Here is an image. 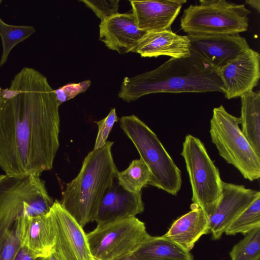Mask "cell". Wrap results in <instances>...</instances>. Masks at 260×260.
Here are the masks:
<instances>
[{
  "mask_svg": "<svg viewBox=\"0 0 260 260\" xmlns=\"http://www.w3.org/2000/svg\"><path fill=\"white\" fill-rule=\"evenodd\" d=\"M139 29L147 32L171 28L185 0L130 1Z\"/></svg>",
  "mask_w": 260,
  "mask_h": 260,
  "instance_id": "cell-17",
  "label": "cell"
},
{
  "mask_svg": "<svg viewBox=\"0 0 260 260\" xmlns=\"http://www.w3.org/2000/svg\"><path fill=\"white\" fill-rule=\"evenodd\" d=\"M240 98L241 131L260 157V91H251Z\"/></svg>",
  "mask_w": 260,
  "mask_h": 260,
  "instance_id": "cell-21",
  "label": "cell"
},
{
  "mask_svg": "<svg viewBox=\"0 0 260 260\" xmlns=\"http://www.w3.org/2000/svg\"><path fill=\"white\" fill-rule=\"evenodd\" d=\"M2 89L1 87H0V96H1V93H2Z\"/></svg>",
  "mask_w": 260,
  "mask_h": 260,
  "instance_id": "cell-34",
  "label": "cell"
},
{
  "mask_svg": "<svg viewBox=\"0 0 260 260\" xmlns=\"http://www.w3.org/2000/svg\"><path fill=\"white\" fill-rule=\"evenodd\" d=\"M100 40L119 54L132 52L147 32L139 28L133 12L120 13L101 21Z\"/></svg>",
  "mask_w": 260,
  "mask_h": 260,
  "instance_id": "cell-15",
  "label": "cell"
},
{
  "mask_svg": "<svg viewBox=\"0 0 260 260\" xmlns=\"http://www.w3.org/2000/svg\"><path fill=\"white\" fill-rule=\"evenodd\" d=\"M216 70L197 55L171 58L156 69L133 77H125L118 95L131 102L155 93H223Z\"/></svg>",
  "mask_w": 260,
  "mask_h": 260,
  "instance_id": "cell-2",
  "label": "cell"
},
{
  "mask_svg": "<svg viewBox=\"0 0 260 260\" xmlns=\"http://www.w3.org/2000/svg\"><path fill=\"white\" fill-rule=\"evenodd\" d=\"M89 9L93 11L101 21L107 19L118 14L119 0L110 1H89L82 0Z\"/></svg>",
  "mask_w": 260,
  "mask_h": 260,
  "instance_id": "cell-26",
  "label": "cell"
},
{
  "mask_svg": "<svg viewBox=\"0 0 260 260\" xmlns=\"http://www.w3.org/2000/svg\"><path fill=\"white\" fill-rule=\"evenodd\" d=\"M38 258L26 248L20 246L14 260H37Z\"/></svg>",
  "mask_w": 260,
  "mask_h": 260,
  "instance_id": "cell-29",
  "label": "cell"
},
{
  "mask_svg": "<svg viewBox=\"0 0 260 260\" xmlns=\"http://www.w3.org/2000/svg\"><path fill=\"white\" fill-rule=\"evenodd\" d=\"M133 254L140 260H193L190 251L163 235H150Z\"/></svg>",
  "mask_w": 260,
  "mask_h": 260,
  "instance_id": "cell-20",
  "label": "cell"
},
{
  "mask_svg": "<svg viewBox=\"0 0 260 260\" xmlns=\"http://www.w3.org/2000/svg\"><path fill=\"white\" fill-rule=\"evenodd\" d=\"M94 258L117 260L132 254L150 236L136 217L97 225L86 234Z\"/></svg>",
  "mask_w": 260,
  "mask_h": 260,
  "instance_id": "cell-9",
  "label": "cell"
},
{
  "mask_svg": "<svg viewBox=\"0 0 260 260\" xmlns=\"http://www.w3.org/2000/svg\"><path fill=\"white\" fill-rule=\"evenodd\" d=\"M113 143L107 141L89 152L79 174L62 193L60 203L83 228L94 221L100 201L118 172L111 152Z\"/></svg>",
  "mask_w": 260,
  "mask_h": 260,
  "instance_id": "cell-3",
  "label": "cell"
},
{
  "mask_svg": "<svg viewBox=\"0 0 260 260\" xmlns=\"http://www.w3.org/2000/svg\"><path fill=\"white\" fill-rule=\"evenodd\" d=\"M117 260H140L135 257L133 254H130L129 255L126 256L125 257H123L122 258H121Z\"/></svg>",
  "mask_w": 260,
  "mask_h": 260,
  "instance_id": "cell-32",
  "label": "cell"
},
{
  "mask_svg": "<svg viewBox=\"0 0 260 260\" xmlns=\"http://www.w3.org/2000/svg\"><path fill=\"white\" fill-rule=\"evenodd\" d=\"M190 52L215 70L225 65L245 49L250 48L240 35H187Z\"/></svg>",
  "mask_w": 260,
  "mask_h": 260,
  "instance_id": "cell-13",
  "label": "cell"
},
{
  "mask_svg": "<svg viewBox=\"0 0 260 260\" xmlns=\"http://www.w3.org/2000/svg\"><path fill=\"white\" fill-rule=\"evenodd\" d=\"M240 123V117L230 114L222 105L214 108L209 131L211 142L226 162L253 181L260 177V157L242 132Z\"/></svg>",
  "mask_w": 260,
  "mask_h": 260,
  "instance_id": "cell-7",
  "label": "cell"
},
{
  "mask_svg": "<svg viewBox=\"0 0 260 260\" xmlns=\"http://www.w3.org/2000/svg\"><path fill=\"white\" fill-rule=\"evenodd\" d=\"M118 121L115 108L111 109L108 115L104 119L95 121L98 126V133L93 149L103 147L107 142V139L115 123Z\"/></svg>",
  "mask_w": 260,
  "mask_h": 260,
  "instance_id": "cell-27",
  "label": "cell"
},
{
  "mask_svg": "<svg viewBox=\"0 0 260 260\" xmlns=\"http://www.w3.org/2000/svg\"><path fill=\"white\" fill-rule=\"evenodd\" d=\"M55 234L53 253L58 260H92L83 228L55 200L49 211Z\"/></svg>",
  "mask_w": 260,
  "mask_h": 260,
  "instance_id": "cell-10",
  "label": "cell"
},
{
  "mask_svg": "<svg viewBox=\"0 0 260 260\" xmlns=\"http://www.w3.org/2000/svg\"><path fill=\"white\" fill-rule=\"evenodd\" d=\"M132 52L143 57H157L166 55L180 58L190 55V41L186 36L173 32L171 29L148 32L140 41Z\"/></svg>",
  "mask_w": 260,
  "mask_h": 260,
  "instance_id": "cell-18",
  "label": "cell"
},
{
  "mask_svg": "<svg viewBox=\"0 0 260 260\" xmlns=\"http://www.w3.org/2000/svg\"><path fill=\"white\" fill-rule=\"evenodd\" d=\"M228 99L253 91L260 78V54L249 48L216 70Z\"/></svg>",
  "mask_w": 260,
  "mask_h": 260,
  "instance_id": "cell-11",
  "label": "cell"
},
{
  "mask_svg": "<svg viewBox=\"0 0 260 260\" xmlns=\"http://www.w3.org/2000/svg\"><path fill=\"white\" fill-rule=\"evenodd\" d=\"M59 106L47 78L23 68L0 96V167L16 176L52 169L59 146Z\"/></svg>",
  "mask_w": 260,
  "mask_h": 260,
  "instance_id": "cell-1",
  "label": "cell"
},
{
  "mask_svg": "<svg viewBox=\"0 0 260 260\" xmlns=\"http://www.w3.org/2000/svg\"><path fill=\"white\" fill-rule=\"evenodd\" d=\"M15 227L20 246L37 258L48 256L53 252L55 234L49 212L43 216L19 218Z\"/></svg>",
  "mask_w": 260,
  "mask_h": 260,
  "instance_id": "cell-16",
  "label": "cell"
},
{
  "mask_svg": "<svg viewBox=\"0 0 260 260\" xmlns=\"http://www.w3.org/2000/svg\"><path fill=\"white\" fill-rule=\"evenodd\" d=\"M116 178L125 190L139 193L142 192V188L149 185L151 173L146 164L140 158L133 160L126 170L118 172Z\"/></svg>",
  "mask_w": 260,
  "mask_h": 260,
  "instance_id": "cell-22",
  "label": "cell"
},
{
  "mask_svg": "<svg viewBox=\"0 0 260 260\" xmlns=\"http://www.w3.org/2000/svg\"><path fill=\"white\" fill-rule=\"evenodd\" d=\"M190 209L176 219L163 235L188 251L202 236L210 232L209 218L204 210L193 203Z\"/></svg>",
  "mask_w": 260,
  "mask_h": 260,
  "instance_id": "cell-19",
  "label": "cell"
},
{
  "mask_svg": "<svg viewBox=\"0 0 260 260\" xmlns=\"http://www.w3.org/2000/svg\"><path fill=\"white\" fill-rule=\"evenodd\" d=\"M90 84V80H85L77 83H69L54 89L58 106L74 98L78 94L85 92L89 88Z\"/></svg>",
  "mask_w": 260,
  "mask_h": 260,
  "instance_id": "cell-28",
  "label": "cell"
},
{
  "mask_svg": "<svg viewBox=\"0 0 260 260\" xmlns=\"http://www.w3.org/2000/svg\"><path fill=\"white\" fill-rule=\"evenodd\" d=\"M144 210L142 192H129L118 183L116 177L112 184L105 192L94 221L97 225H101L136 217Z\"/></svg>",
  "mask_w": 260,
  "mask_h": 260,
  "instance_id": "cell-14",
  "label": "cell"
},
{
  "mask_svg": "<svg viewBox=\"0 0 260 260\" xmlns=\"http://www.w3.org/2000/svg\"><path fill=\"white\" fill-rule=\"evenodd\" d=\"M36 31L30 25H16L4 22L0 17V37L3 52L0 59V68L7 61L12 49L18 43L29 37Z\"/></svg>",
  "mask_w": 260,
  "mask_h": 260,
  "instance_id": "cell-23",
  "label": "cell"
},
{
  "mask_svg": "<svg viewBox=\"0 0 260 260\" xmlns=\"http://www.w3.org/2000/svg\"><path fill=\"white\" fill-rule=\"evenodd\" d=\"M2 0H0V4L2 3Z\"/></svg>",
  "mask_w": 260,
  "mask_h": 260,
  "instance_id": "cell-35",
  "label": "cell"
},
{
  "mask_svg": "<svg viewBox=\"0 0 260 260\" xmlns=\"http://www.w3.org/2000/svg\"><path fill=\"white\" fill-rule=\"evenodd\" d=\"M245 3L254 9L258 13L260 12L259 0H246Z\"/></svg>",
  "mask_w": 260,
  "mask_h": 260,
  "instance_id": "cell-30",
  "label": "cell"
},
{
  "mask_svg": "<svg viewBox=\"0 0 260 260\" xmlns=\"http://www.w3.org/2000/svg\"><path fill=\"white\" fill-rule=\"evenodd\" d=\"M92 260H103V259H99V258L93 257V259Z\"/></svg>",
  "mask_w": 260,
  "mask_h": 260,
  "instance_id": "cell-33",
  "label": "cell"
},
{
  "mask_svg": "<svg viewBox=\"0 0 260 260\" xmlns=\"http://www.w3.org/2000/svg\"><path fill=\"white\" fill-rule=\"evenodd\" d=\"M259 197L258 190L222 181L221 198L208 217L212 239H219L231 223Z\"/></svg>",
  "mask_w": 260,
  "mask_h": 260,
  "instance_id": "cell-12",
  "label": "cell"
},
{
  "mask_svg": "<svg viewBox=\"0 0 260 260\" xmlns=\"http://www.w3.org/2000/svg\"><path fill=\"white\" fill-rule=\"evenodd\" d=\"M260 226V197L238 215L224 232L228 236L246 234Z\"/></svg>",
  "mask_w": 260,
  "mask_h": 260,
  "instance_id": "cell-24",
  "label": "cell"
},
{
  "mask_svg": "<svg viewBox=\"0 0 260 260\" xmlns=\"http://www.w3.org/2000/svg\"><path fill=\"white\" fill-rule=\"evenodd\" d=\"M184 10L180 19L187 35H239L248 30L251 11L244 4L225 0H200Z\"/></svg>",
  "mask_w": 260,
  "mask_h": 260,
  "instance_id": "cell-6",
  "label": "cell"
},
{
  "mask_svg": "<svg viewBox=\"0 0 260 260\" xmlns=\"http://www.w3.org/2000/svg\"><path fill=\"white\" fill-rule=\"evenodd\" d=\"M181 154L189 176L192 203L201 208L209 217L221 196L222 181L218 169L204 144L192 135L186 136Z\"/></svg>",
  "mask_w": 260,
  "mask_h": 260,
  "instance_id": "cell-8",
  "label": "cell"
},
{
  "mask_svg": "<svg viewBox=\"0 0 260 260\" xmlns=\"http://www.w3.org/2000/svg\"><path fill=\"white\" fill-rule=\"evenodd\" d=\"M54 202L40 175L0 174V243L18 219L45 215Z\"/></svg>",
  "mask_w": 260,
  "mask_h": 260,
  "instance_id": "cell-4",
  "label": "cell"
},
{
  "mask_svg": "<svg viewBox=\"0 0 260 260\" xmlns=\"http://www.w3.org/2000/svg\"><path fill=\"white\" fill-rule=\"evenodd\" d=\"M245 235L230 252L231 260H259L260 226Z\"/></svg>",
  "mask_w": 260,
  "mask_h": 260,
  "instance_id": "cell-25",
  "label": "cell"
},
{
  "mask_svg": "<svg viewBox=\"0 0 260 260\" xmlns=\"http://www.w3.org/2000/svg\"><path fill=\"white\" fill-rule=\"evenodd\" d=\"M37 260H58L53 252L50 255L46 257L39 258Z\"/></svg>",
  "mask_w": 260,
  "mask_h": 260,
  "instance_id": "cell-31",
  "label": "cell"
},
{
  "mask_svg": "<svg viewBox=\"0 0 260 260\" xmlns=\"http://www.w3.org/2000/svg\"><path fill=\"white\" fill-rule=\"evenodd\" d=\"M120 126L151 172L149 185L176 196L182 185L181 172L156 135L135 115L122 116Z\"/></svg>",
  "mask_w": 260,
  "mask_h": 260,
  "instance_id": "cell-5",
  "label": "cell"
}]
</instances>
